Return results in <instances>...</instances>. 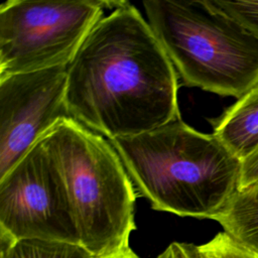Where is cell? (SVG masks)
Listing matches in <instances>:
<instances>
[{
	"instance_id": "6da1fadb",
	"label": "cell",
	"mask_w": 258,
	"mask_h": 258,
	"mask_svg": "<svg viewBox=\"0 0 258 258\" xmlns=\"http://www.w3.org/2000/svg\"><path fill=\"white\" fill-rule=\"evenodd\" d=\"M178 77L141 13L129 2L103 16L68 68L72 118L109 140L177 118Z\"/></svg>"
},
{
	"instance_id": "7a4b0ae2",
	"label": "cell",
	"mask_w": 258,
	"mask_h": 258,
	"mask_svg": "<svg viewBox=\"0 0 258 258\" xmlns=\"http://www.w3.org/2000/svg\"><path fill=\"white\" fill-rule=\"evenodd\" d=\"M109 141L153 210L213 220L239 190L242 161L214 133L199 132L180 117Z\"/></svg>"
},
{
	"instance_id": "3957f363",
	"label": "cell",
	"mask_w": 258,
	"mask_h": 258,
	"mask_svg": "<svg viewBox=\"0 0 258 258\" xmlns=\"http://www.w3.org/2000/svg\"><path fill=\"white\" fill-rule=\"evenodd\" d=\"M40 141L64 183L80 245L94 258L131 249L136 189L110 141L74 119L61 120Z\"/></svg>"
},
{
	"instance_id": "277c9868",
	"label": "cell",
	"mask_w": 258,
	"mask_h": 258,
	"mask_svg": "<svg viewBox=\"0 0 258 258\" xmlns=\"http://www.w3.org/2000/svg\"><path fill=\"white\" fill-rule=\"evenodd\" d=\"M143 6L182 85L237 99L258 85V38L209 0Z\"/></svg>"
},
{
	"instance_id": "5b68a950",
	"label": "cell",
	"mask_w": 258,
	"mask_h": 258,
	"mask_svg": "<svg viewBox=\"0 0 258 258\" xmlns=\"http://www.w3.org/2000/svg\"><path fill=\"white\" fill-rule=\"evenodd\" d=\"M127 1L8 0L0 6V77L69 66L105 8Z\"/></svg>"
},
{
	"instance_id": "8992f818",
	"label": "cell",
	"mask_w": 258,
	"mask_h": 258,
	"mask_svg": "<svg viewBox=\"0 0 258 258\" xmlns=\"http://www.w3.org/2000/svg\"><path fill=\"white\" fill-rule=\"evenodd\" d=\"M0 233L80 245L64 183L40 140L0 178Z\"/></svg>"
},
{
	"instance_id": "52a82bcc",
	"label": "cell",
	"mask_w": 258,
	"mask_h": 258,
	"mask_svg": "<svg viewBox=\"0 0 258 258\" xmlns=\"http://www.w3.org/2000/svg\"><path fill=\"white\" fill-rule=\"evenodd\" d=\"M69 66L0 77V178L64 119Z\"/></svg>"
},
{
	"instance_id": "ba28073f",
	"label": "cell",
	"mask_w": 258,
	"mask_h": 258,
	"mask_svg": "<svg viewBox=\"0 0 258 258\" xmlns=\"http://www.w3.org/2000/svg\"><path fill=\"white\" fill-rule=\"evenodd\" d=\"M214 134L241 161L258 150V85L210 120Z\"/></svg>"
},
{
	"instance_id": "9c48e42d",
	"label": "cell",
	"mask_w": 258,
	"mask_h": 258,
	"mask_svg": "<svg viewBox=\"0 0 258 258\" xmlns=\"http://www.w3.org/2000/svg\"><path fill=\"white\" fill-rule=\"evenodd\" d=\"M213 220L236 241L258 252V181L238 190Z\"/></svg>"
},
{
	"instance_id": "30bf717a",
	"label": "cell",
	"mask_w": 258,
	"mask_h": 258,
	"mask_svg": "<svg viewBox=\"0 0 258 258\" xmlns=\"http://www.w3.org/2000/svg\"><path fill=\"white\" fill-rule=\"evenodd\" d=\"M0 258H94L83 246L61 241L20 239L0 233Z\"/></svg>"
},
{
	"instance_id": "8fae6325",
	"label": "cell",
	"mask_w": 258,
	"mask_h": 258,
	"mask_svg": "<svg viewBox=\"0 0 258 258\" xmlns=\"http://www.w3.org/2000/svg\"><path fill=\"white\" fill-rule=\"evenodd\" d=\"M187 258H258V252L242 245L225 231L207 243H180Z\"/></svg>"
},
{
	"instance_id": "7c38bea8",
	"label": "cell",
	"mask_w": 258,
	"mask_h": 258,
	"mask_svg": "<svg viewBox=\"0 0 258 258\" xmlns=\"http://www.w3.org/2000/svg\"><path fill=\"white\" fill-rule=\"evenodd\" d=\"M218 10L232 17L258 38V0H209Z\"/></svg>"
},
{
	"instance_id": "4fadbf2b",
	"label": "cell",
	"mask_w": 258,
	"mask_h": 258,
	"mask_svg": "<svg viewBox=\"0 0 258 258\" xmlns=\"http://www.w3.org/2000/svg\"><path fill=\"white\" fill-rule=\"evenodd\" d=\"M258 181V150L242 161V170L240 177V189L249 187Z\"/></svg>"
},
{
	"instance_id": "5bb4252c",
	"label": "cell",
	"mask_w": 258,
	"mask_h": 258,
	"mask_svg": "<svg viewBox=\"0 0 258 258\" xmlns=\"http://www.w3.org/2000/svg\"><path fill=\"white\" fill-rule=\"evenodd\" d=\"M156 258H187V256L185 255L181 244L178 242H173L169 244Z\"/></svg>"
},
{
	"instance_id": "9a60e30c",
	"label": "cell",
	"mask_w": 258,
	"mask_h": 258,
	"mask_svg": "<svg viewBox=\"0 0 258 258\" xmlns=\"http://www.w3.org/2000/svg\"><path fill=\"white\" fill-rule=\"evenodd\" d=\"M104 258H139V256L137 254H135V252L132 249H129L123 253L117 254V255H113V256H108V257H104Z\"/></svg>"
}]
</instances>
